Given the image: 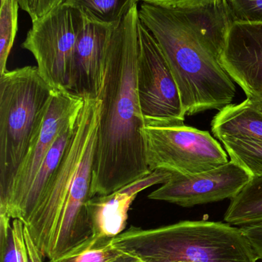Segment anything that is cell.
Returning a JSON list of instances; mask_svg holds the SVG:
<instances>
[{"label": "cell", "instance_id": "5bb4252c", "mask_svg": "<svg viewBox=\"0 0 262 262\" xmlns=\"http://www.w3.org/2000/svg\"><path fill=\"white\" fill-rule=\"evenodd\" d=\"M212 131L220 141L225 139H249L262 141V113L249 98L230 104L212 120Z\"/></svg>", "mask_w": 262, "mask_h": 262}, {"label": "cell", "instance_id": "484cf974", "mask_svg": "<svg viewBox=\"0 0 262 262\" xmlns=\"http://www.w3.org/2000/svg\"><path fill=\"white\" fill-rule=\"evenodd\" d=\"M18 2L20 9L27 12L32 21L38 19L39 0H18Z\"/></svg>", "mask_w": 262, "mask_h": 262}, {"label": "cell", "instance_id": "603a6c76", "mask_svg": "<svg viewBox=\"0 0 262 262\" xmlns=\"http://www.w3.org/2000/svg\"><path fill=\"white\" fill-rule=\"evenodd\" d=\"M258 260H262V222L239 227Z\"/></svg>", "mask_w": 262, "mask_h": 262}, {"label": "cell", "instance_id": "cb8c5ba5", "mask_svg": "<svg viewBox=\"0 0 262 262\" xmlns=\"http://www.w3.org/2000/svg\"><path fill=\"white\" fill-rule=\"evenodd\" d=\"M141 3L171 8H190L203 6L215 0H136Z\"/></svg>", "mask_w": 262, "mask_h": 262}, {"label": "cell", "instance_id": "4fadbf2b", "mask_svg": "<svg viewBox=\"0 0 262 262\" xmlns=\"http://www.w3.org/2000/svg\"><path fill=\"white\" fill-rule=\"evenodd\" d=\"M172 175L169 171L157 169L115 192L91 198L87 212L93 235L113 238L124 232L129 209L138 193L151 186L164 184Z\"/></svg>", "mask_w": 262, "mask_h": 262}, {"label": "cell", "instance_id": "3957f363", "mask_svg": "<svg viewBox=\"0 0 262 262\" xmlns=\"http://www.w3.org/2000/svg\"><path fill=\"white\" fill-rule=\"evenodd\" d=\"M142 262H257L241 229L221 222L183 221L156 229L131 226L112 238Z\"/></svg>", "mask_w": 262, "mask_h": 262}, {"label": "cell", "instance_id": "f546056e", "mask_svg": "<svg viewBox=\"0 0 262 262\" xmlns=\"http://www.w3.org/2000/svg\"><path fill=\"white\" fill-rule=\"evenodd\" d=\"M1 1H3V0H1Z\"/></svg>", "mask_w": 262, "mask_h": 262}, {"label": "cell", "instance_id": "9a60e30c", "mask_svg": "<svg viewBox=\"0 0 262 262\" xmlns=\"http://www.w3.org/2000/svg\"><path fill=\"white\" fill-rule=\"evenodd\" d=\"M78 118V117L65 128L52 145L44 161L42 163L29 192L17 209L13 220L18 219L23 221L25 225L27 224L30 220L45 189L63 160L68 146L73 137Z\"/></svg>", "mask_w": 262, "mask_h": 262}, {"label": "cell", "instance_id": "9c48e42d", "mask_svg": "<svg viewBox=\"0 0 262 262\" xmlns=\"http://www.w3.org/2000/svg\"><path fill=\"white\" fill-rule=\"evenodd\" d=\"M84 103V98L69 91L55 89L39 134L15 177L6 209L0 214L13 220L52 145L65 128L78 118Z\"/></svg>", "mask_w": 262, "mask_h": 262}, {"label": "cell", "instance_id": "277c9868", "mask_svg": "<svg viewBox=\"0 0 262 262\" xmlns=\"http://www.w3.org/2000/svg\"><path fill=\"white\" fill-rule=\"evenodd\" d=\"M55 90L37 66L0 75V212L6 209L15 177L39 134Z\"/></svg>", "mask_w": 262, "mask_h": 262}, {"label": "cell", "instance_id": "5b68a950", "mask_svg": "<svg viewBox=\"0 0 262 262\" xmlns=\"http://www.w3.org/2000/svg\"><path fill=\"white\" fill-rule=\"evenodd\" d=\"M100 111L101 101L98 98L85 99L73 137L63 160L26 225L43 258H46L60 213L75 186L82 159L97 134Z\"/></svg>", "mask_w": 262, "mask_h": 262}, {"label": "cell", "instance_id": "8fae6325", "mask_svg": "<svg viewBox=\"0 0 262 262\" xmlns=\"http://www.w3.org/2000/svg\"><path fill=\"white\" fill-rule=\"evenodd\" d=\"M218 59L247 98L262 96V23H232Z\"/></svg>", "mask_w": 262, "mask_h": 262}, {"label": "cell", "instance_id": "d6986e66", "mask_svg": "<svg viewBox=\"0 0 262 262\" xmlns=\"http://www.w3.org/2000/svg\"><path fill=\"white\" fill-rule=\"evenodd\" d=\"M231 160L244 169L251 177H262V141L249 139L221 140Z\"/></svg>", "mask_w": 262, "mask_h": 262}, {"label": "cell", "instance_id": "6da1fadb", "mask_svg": "<svg viewBox=\"0 0 262 262\" xmlns=\"http://www.w3.org/2000/svg\"><path fill=\"white\" fill-rule=\"evenodd\" d=\"M138 3L115 28L103 66L92 197L107 195L151 173L137 92Z\"/></svg>", "mask_w": 262, "mask_h": 262}, {"label": "cell", "instance_id": "d4e9b609", "mask_svg": "<svg viewBox=\"0 0 262 262\" xmlns=\"http://www.w3.org/2000/svg\"><path fill=\"white\" fill-rule=\"evenodd\" d=\"M24 238L26 249H27L29 262H43V258H43L38 248L34 243L33 240H32V237L29 234V229H28L26 225L24 226Z\"/></svg>", "mask_w": 262, "mask_h": 262}, {"label": "cell", "instance_id": "ac0fdd59", "mask_svg": "<svg viewBox=\"0 0 262 262\" xmlns=\"http://www.w3.org/2000/svg\"><path fill=\"white\" fill-rule=\"evenodd\" d=\"M0 215V256L1 262H29L23 221Z\"/></svg>", "mask_w": 262, "mask_h": 262}, {"label": "cell", "instance_id": "52a82bcc", "mask_svg": "<svg viewBox=\"0 0 262 262\" xmlns=\"http://www.w3.org/2000/svg\"><path fill=\"white\" fill-rule=\"evenodd\" d=\"M85 18L63 4L35 21L22 44L37 62L42 76L57 90H68L74 52Z\"/></svg>", "mask_w": 262, "mask_h": 262}, {"label": "cell", "instance_id": "7c38bea8", "mask_svg": "<svg viewBox=\"0 0 262 262\" xmlns=\"http://www.w3.org/2000/svg\"><path fill=\"white\" fill-rule=\"evenodd\" d=\"M118 26L100 24L85 18L74 52L69 92L84 99L98 98L106 50Z\"/></svg>", "mask_w": 262, "mask_h": 262}, {"label": "cell", "instance_id": "83f0119b", "mask_svg": "<svg viewBox=\"0 0 262 262\" xmlns=\"http://www.w3.org/2000/svg\"><path fill=\"white\" fill-rule=\"evenodd\" d=\"M111 262H142L138 259V258H134V257L130 256V255H122L119 258L117 259L114 260V261Z\"/></svg>", "mask_w": 262, "mask_h": 262}, {"label": "cell", "instance_id": "30bf717a", "mask_svg": "<svg viewBox=\"0 0 262 262\" xmlns=\"http://www.w3.org/2000/svg\"><path fill=\"white\" fill-rule=\"evenodd\" d=\"M251 179L244 169L231 160L223 166L194 175L172 173L170 180L151 192L148 198L182 207H192L232 200Z\"/></svg>", "mask_w": 262, "mask_h": 262}, {"label": "cell", "instance_id": "44dd1931", "mask_svg": "<svg viewBox=\"0 0 262 262\" xmlns=\"http://www.w3.org/2000/svg\"><path fill=\"white\" fill-rule=\"evenodd\" d=\"M18 0H3L0 8V75L6 72V63L18 30Z\"/></svg>", "mask_w": 262, "mask_h": 262}, {"label": "cell", "instance_id": "7a4b0ae2", "mask_svg": "<svg viewBox=\"0 0 262 262\" xmlns=\"http://www.w3.org/2000/svg\"><path fill=\"white\" fill-rule=\"evenodd\" d=\"M138 17L167 61L186 116L232 104L236 87L220 64L224 42L218 32L199 23L189 8L141 3Z\"/></svg>", "mask_w": 262, "mask_h": 262}, {"label": "cell", "instance_id": "f1b7e54d", "mask_svg": "<svg viewBox=\"0 0 262 262\" xmlns=\"http://www.w3.org/2000/svg\"><path fill=\"white\" fill-rule=\"evenodd\" d=\"M258 110L262 113V96L258 98H249Z\"/></svg>", "mask_w": 262, "mask_h": 262}, {"label": "cell", "instance_id": "7402d4cb", "mask_svg": "<svg viewBox=\"0 0 262 262\" xmlns=\"http://www.w3.org/2000/svg\"><path fill=\"white\" fill-rule=\"evenodd\" d=\"M233 23H262V0H223Z\"/></svg>", "mask_w": 262, "mask_h": 262}, {"label": "cell", "instance_id": "ffe728a7", "mask_svg": "<svg viewBox=\"0 0 262 262\" xmlns=\"http://www.w3.org/2000/svg\"><path fill=\"white\" fill-rule=\"evenodd\" d=\"M112 241L92 235L66 255L48 262H111L124 255L112 246Z\"/></svg>", "mask_w": 262, "mask_h": 262}, {"label": "cell", "instance_id": "8992f818", "mask_svg": "<svg viewBox=\"0 0 262 262\" xmlns=\"http://www.w3.org/2000/svg\"><path fill=\"white\" fill-rule=\"evenodd\" d=\"M143 134L146 161L151 172L164 169L190 176L229 162L224 148L208 131L185 124H145Z\"/></svg>", "mask_w": 262, "mask_h": 262}, {"label": "cell", "instance_id": "2e32d148", "mask_svg": "<svg viewBox=\"0 0 262 262\" xmlns=\"http://www.w3.org/2000/svg\"><path fill=\"white\" fill-rule=\"evenodd\" d=\"M224 220L239 227L262 222V177H252L231 200Z\"/></svg>", "mask_w": 262, "mask_h": 262}, {"label": "cell", "instance_id": "4316f807", "mask_svg": "<svg viewBox=\"0 0 262 262\" xmlns=\"http://www.w3.org/2000/svg\"><path fill=\"white\" fill-rule=\"evenodd\" d=\"M66 0H39L38 3V18L50 12L59 5L63 4Z\"/></svg>", "mask_w": 262, "mask_h": 262}, {"label": "cell", "instance_id": "e0dca14e", "mask_svg": "<svg viewBox=\"0 0 262 262\" xmlns=\"http://www.w3.org/2000/svg\"><path fill=\"white\" fill-rule=\"evenodd\" d=\"M136 0H66L64 4L81 12L86 19L108 26H118Z\"/></svg>", "mask_w": 262, "mask_h": 262}, {"label": "cell", "instance_id": "ba28073f", "mask_svg": "<svg viewBox=\"0 0 262 262\" xmlns=\"http://www.w3.org/2000/svg\"><path fill=\"white\" fill-rule=\"evenodd\" d=\"M138 34L137 92L145 124H184L186 115L170 68L156 40L140 20Z\"/></svg>", "mask_w": 262, "mask_h": 262}]
</instances>
